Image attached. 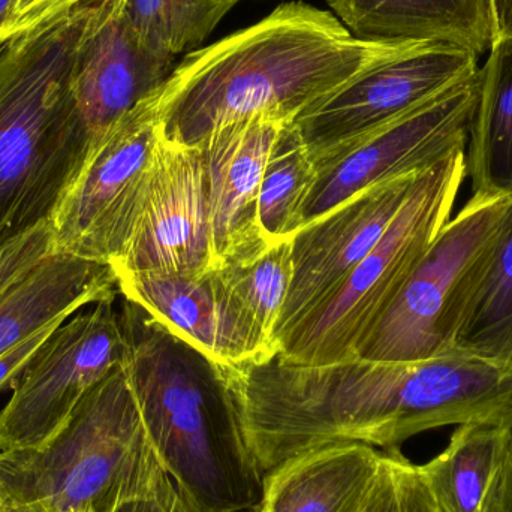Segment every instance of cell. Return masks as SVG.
<instances>
[{
    "label": "cell",
    "instance_id": "6da1fadb",
    "mask_svg": "<svg viewBox=\"0 0 512 512\" xmlns=\"http://www.w3.org/2000/svg\"><path fill=\"white\" fill-rule=\"evenodd\" d=\"M397 45L355 38L333 12L283 3L174 68L159 93L164 137L197 146L251 114L294 120Z\"/></svg>",
    "mask_w": 512,
    "mask_h": 512
},
{
    "label": "cell",
    "instance_id": "7a4b0ae2",
    "mask_svg": "<svg viewBox=\"0 0 512 512\" xmlns=\"http://www.w3.org/2000/svg\"><path fill=\"white\" fill-rule=\"evenodd\" d=\"M120 319L123 367L168 477L204 512L251 511L264 474L224 366L132 301Z\"/></svg>",
    "mask_w": 512,
    "mask_h": 512
},
{
    "label": "cell",
    "instance_id": "3957f363",
    "mask_svg": "<svg viewBox=\"0 0 512 512\" xmlns=\"http://www.w3.org/2000/svg\"><path fill=\"white\" fill-rule=\"evenodd\" d=\"M99 3L0 45V246L50 221L86 161L72 72Z\"/></svg>",
    "mask_w": 512,
    "mask_h": 512
},
{
    "label": "cell",
    "instance_id": "277c9868",
    "mask_svg": "<svg viewBox=\"0 0 512 512\" xmlns=\"http://www.w3.org/2000/svg\"><path fill=\"white\" fill-rule=\"evenodd\" d=\"M167 477L123 364L83 397L44 447L0 453L6 505L108 512Z\"/></svg>",
    "mask_w": 512,
    "mask_h": 512
},
{
    "label": "cell",
    "instance_id": "5b68a950",
    "mask_svg": "<svg viewBox=\"0 0 512 512\" xmlns=\"http://www.w3.org/2000/svg\"><path fill=\"white\" fill-rule=\"evenodd\" d=\"M466 176V150H457L418 174L378 245L330 298L276 343L274 354L288 363L313 366L355 360L358 349L450 221Z\"/></svg>",
    "mask_w": 512,
    "mask_h": 512
},
{
    "label": "cell",
    "instance_id": "8992f818",
    "mask_svg": "<svg viewBox=\"0 0 512 512\" xmlns=\"http://www.w3.org/2000/svg\"><path fill=\"white\" fill-rule=\"evenodd\" d=\"M511 201V195L472 194L439 231L357 358L409 363L456 351L463 315L495 251Z\"/></svg>",
    "mask_w": 512,
    "mask_h": 512
},
{
    "label": "cell",
    "instance_id": "52a82bcc",
    "mask_svg": "<svg viewBox=\"0 0 512 512\" xmlns=\"http://www.w3.org/2000/svg\"><path fill=\"white\" fill-rule=\"evenodd\" d=\"M159 93L114 123L87 153L50 218L54 254L113 267L125 252L164 135Z\"/></svg>",
    "mask_w": 512,
    "mask_h": 512
},
{
    "label": "cell",
    "instance_id": "ba28073f",
    "mask_svg": "<svg viewBox=\"0 0 512 512\" xmlns=\"http://www.w3.org/2000/svg\"><path fill=\"white\" fill-rule=\"evenodd\" d=\"M114 304H89L48 337L0 412V453L44 447L83 397L122 366L126 340Z\"/></svg>",
    "mask_w": 512,
    "mask_h": 512
},
{
    "label": "cell",
    "instance_id": "9c48e42d",
    "mask_svg": "<svg viewBox=\"0 0 512 512\" xmlns=\"http://www.w3.org/2000/svg\"><path fill=\"white\" fill-rule=\"evenodd\" d=\"M478 101V74L417 110L313 161L316 179L303 227L372 186L423 173L466 150Z\"/></svg>",
    "mask_w": 512,
    "mask_h": 512
},
{
    "label": "cell",
    "instance_id": "30bf717a",
    "mask_svg": "<svg viewBox=\"0 0 512 512\" xmlns=\"http://www.w3.org/2000/svg\"><path fill=\"white\" fill-rule=\"evenodd\" d=\"M478 56L442 44H400L295 117L310 159L372 134L478 74Z\"/></svg>",
    "mask_w": 512,
    "mask_h": 512
},
{
    "label": "cell",
    "instance_id": "8fae6325",
    "mask_svg": "<svg viewBox=\"0 0 512 512\" xmlns=\"http://www.w3.org/2000/svg\"><path fill=\"white\" fill-rule=\"evenodd\" d=\"M111 268L116 276L200 274L215 268L206 177L198 147L162 135L131 239Z\"/></svg>",
    "mask_w": 512,
    "mask_h": 512
},
{
    "label": "cell",
    "instance_id": "7c38bea8",
    "mask_svg": "<svg viewBox=\"0 0 512 512\" xmlns=\"http://www.w3.org/2000/svg\"><path fill=\"white\" fill-rule=\"evenodd\" d=\"M417 176L372 186L295 234L294 279L274 330L273 348L304 316L330 298L378 245Z\"/></svg>",
    "mask_w": 512,
    "mask_h": 512
},
{
    "label": "cell",
    "instance_id": "4fadbf2b",
    "mask_svg": "<svg viewBox=\"0 0 512 512\" xmlns=\"http://www.w3.org/2000/svg\"><path fill=\"white\" fill-rule=\"evenodd\" d=\"M174 68V57L141 42L123 3H99L72 72L75 110L89 152L114 123L158 93Z\"/></svg>",
    "mask_w": 512,
    "mask_h": 512
},
{
    "label": "cell",
    "instance_id": "5bb4252c",
    "mask_svg": "<svg viewBox=\"0 0 512 512\" xmlns=\"http://www.w3.org/2000/svg\"><path fill=\"white\" fill-rule=\"evenodd\" d=\"M117 286L125 300L221 366L274 355L270 339L237 306L216 268L200 274H122Z\"/></svg>",
    "mask_w": 512,
    "mask_h": 512
},
{
    "label": "cell",
    "instance_id": "9a60e30c",
    "mask_svg": "<svg viewBox=\"0 0 512 512\" xmlns=\"http://www.w3.org/2000/svg\"><path fill=\"white\" fill-rule=\"evenodd\" d=\"M286 122L276 114H251L212 129L194 146L203 158L215 267L227 256L270 243L259 228V189Z\"/></svg>",
    "mask_w": 512,
    "mask_h": 512
},
{
    "label": "cell",
    "instance_id": "2e32d148",
    "mask_svg": "<svg viewBox=\"0 0 512 512\" xmlns=\"http://www.w3.org/2000/svg\"><path fill=\"white\" fill-rule=\"evenodd\" d=\"M333 14L361 41L442 44L478 57L495 44L490 0H327Z\"/></svg>",
    "mask_w": 512,
    "mask_h": 512
},
{
    "label": "cell",
    "instance_id": "e0dca14e",
    "mask_svg": "<svg viewBox=\"0 0 512 512\" xmlns=\"http://www.w3.org/2000/svg\"><path fill=\"white\" fill-rule=\"evenodd\" d=\"M381 460L382 453L361 442L313 448L264 474L251 512H360Z\"/></svg>",
    "mask_w": 512,
    "mask_h": 512
},
{
    "label": "cell",
    "instance_id": "ac0fdd59",
    "mask_svg": "<svg viewBox=\"0 0 512 512\" xmlns=\"http://www.w3.org/2000/svg\"><path fill=\"white\" fill-rule=\"evenodd\" d=\"M111 265L53 254L0 298V355L92 303L116 298Z\"/></svg>",
    "mask_w": 512,
    "mask_h": 512
},
{
    "label": "cell",
    "instance_id": "d6986e66",
    "mask_svg": "<svg viewBox=\"0 0 512 512\" xmlns=\"http://www.w3.org/2000/svg\"><path fill=\"white\" fill-rule=\"evenodd\" d=\"M466 164L472 194L512 195V39L496 41L478 71Z\"/></svg>",
    "mask_w": 512,
    "mask_h": 512
},
{
    "label": "cell",
    "instance_id": "ffe728a7",
    "mask_svg": "<svg viewBox=\"0 0 512 512\" xmlns=\"http://www.w3.org/2000/svg\"><path fill=\"white\" fill-rule=\"evenodd\" d=\"M510 439L505 421L462 424L447 448L421 465L445 511L483 512Z\"/></svg>",
    "mask_w": 512,
    "mask_h": 512
},
{
    "label": "cell",
    "instance_id": "44dd1931",
    "mask_svg": "<svg viewBox=\"0 0 512 512\" xmlns=\"http://www.w3.org/2000/svg\"><path fill=\"white\" fill-rule=\"evenodd\" d=\"M454 349L512 367V201L495 251L466 307Z\"/></svg>",
    "mask_w": 512,
    "mask_h": 512
},
{
    "label": "cell",
    "instance_id": "7402d4cb",
    "mask_svg": "<svg viewBox=\"0 0 512 512\" xmlns=\"http://www.w3.org/2000/svg\"><path fill=\"white\" fill-rule=\"evenodd\" d=\"M315 179V164L289 120L271 147L259 189L258 222L267 242L292 240L303 228V207Z\"/></svg>",
    "mask_w": 512,
    "mask_h": 512
},
{
    "label": "cell",
    "instance_id": "603a6c76",
    "mask_svg": "<svg viewBox=\"0 0 512 512\" xmlns=\"http://www.w3.org/2000/svg\"><path fill=\"white\" fill-rule=\"evenodd\" d=\"M215 268L237 306L273 345L274 330L294 279L292 240L227 256Z\"/></svg>",
    "mask_w": 512,
    "mask_h": 512
},
{
    "label": "cell",
    "instance_id": "cb8c5ba5",
    "mask_svg": "<svg viewBox=\"0 0 512 512\" xmlns=\"http://www.w3.org/2000/svg\"><path fill=\"white\" fill-rule=\"evenodd\" d=\"M239 0H126L132 29L146 47L165 56L192 53Z\"/></svg>",
    "mask_w": 512,
    "mask_h": 512
},
{
    "label": "cell",
    "instance_id": "d4e9b609",
    "mask_svg": "<svg viewBox=\"0 0 512 512\" xmlns=\"http://www.w3.org/2000/svg\"><path fill=\"white\" fill-rule=\"evenodd\" d=\"M360 512H447L433 493L421 465L400 450L382 453L378 477Z\"/></svg>",
    "mask_w": 512,
    "mask_h": 512
},
{
    "label": "cell",
    "instance_id": "484cf974",
    "mask_svg": "<svg viewBox=\"0 0 512 512\" xmlns=\"http://www.w3.org/2000/svg\"><path fill=\"white\" fill-rule=\"evenodd\" d=\"M53 254V230L50 221L42 222L0 246V298L23 282Z\"/></svg>",
    "mask_w": 512,
    "mask_h": 512
},
{
    "label": "cell",
    "instance_id": "4316f807",
    "mask_svg": "<svg viewBox=\"0 0 512 512\" xmlns=\"http://www.w3.org/2000/svg\"><path fill=\"white\" fill-rule=\"evenodd\" d=\"M108 512H204L170 477L140 495L114 505Z\"/></svg>",
    "mask_w": 512,
    "mask_h": 512
},
{
    "label": "cell",
    "instance_id": "83f0119b",
    "mask_svg": "<svg viewBox=\"0 0 512 512\" xmlns=\"http://www.w3.org/2000/svg\"><path fill=\"white\" fill-rule=\"evenodd\" d=\"M65 321L66 319H62V321H57L54 322V324L48 325L44 330L38 331V333L33 334L32 337L24 340L20 345L15 346L11 351L0 355V393H3L5 390H9V388L14 390V387L17 385V382L20 381L24 370L29 367L33 358H35L36 355H38V352L41 351V348L44 346V343L47 342L48 337H50L51 334L54 333V330L59 328Z\"/></svg>",
    "mask_w": 512,
    "mask_h": 512
},
{
    "label": "cell",
    "instance_id": "f1b7e54d",
    "mask_svg": "<svg viewBox=\"0 0 512 512\" xmlns=\"http://www.w3.org/2000/svg\"><path fill=\"white\" fill-rule=\"evenodd\" d=\"M483 512H512V438L502 457Z\"/></svg>",
    "mask_w": 512,
    "mask_h": 512
},
{
    "label": "cell",
    "instance_id": "f546056e",
    "mask_svg": "<svg viewBox=\"0 0 512 512\" xmlns=\"http://www.w3.org/2000/svg\"><path fill=\"white\" fill-rule=\"evenodd\" d=\"M492 2L495 42L512 39V0H490Z\"/></svg>",
    "mask_w": 512,
    "mask_h": 512
},
{
    "label": "cell",
    "instance_id": "4dcf8cb0",
    "mask_svg": "<svg viewBox=\"0 0 512 512\" xmlns=\"http://www.w3.org/2000/svg\"><path fill=\"white\" fill-rule=\"evenodd\" d=\"M0 512H60L51 510V508L45 507L41 504H18V505H5L0 508ZM71 512H93V511H71Z\"/></svg>",
    "mask_w": 512,
    "mask_h": 512
},
{
    "label": "cell",
    "instance_id": "1f68e13d",
    "mask_svg": "<svg viewBox=\"0 0 512 512\" xmlns=\"http://www.w3.org/2000/svg\"><path fill=\"white\" fill-rule=\"evenodd\" d=\"M15 2H17V0H0V33H2V30L5 29L6 24L9 23V20H11Z\"/></svg>",
    "mask_w": 512,
    "mask_h": 512
},
{
    "label": "cell",
    "instance_id": "d6a6232c",
    "mask_svg": "<svg viewBox=\"0 0 512 512\" xmlns=\"http://www.w3.org/2000/svg\"><path fill=\"white\" fill-rule=\"evenodd\" d=\"M505 423H507L508 429H510L511 438H512V412L510 415H508L507 418H505Z\"/></svg>",
    "mask_w": 512,
    "mask_h": 512
},
{
    "label": "cell",
    "instance_id": "836d02e7",
    "mask_svg": "<svg viewBox=\"0 0 512 512\" xmlns=\"http://www.w3.org/2000/svg\"><path fill=\"white\" fill-rule=\"evenodd\" d=\"M5 499H3L2 490H0V508L5 507Z\"/></svg>",
    "mask_w": 512,
    "mask_h": 512
}]
</instances>
